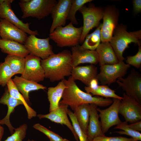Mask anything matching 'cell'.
Returning a JSON list of instances; mask_svg holds the SVG:
<instances>
[{"label": "cell", "mask_w": 141, "mask_h": 141, "mask_svg": "<svg viewBox=\"0 0 141 141\" xmlns=\"http://www.w3.org/2000/svg\"><path fill=\"white\" fill-rule=\"evenodd\" d=\"M4 129L3 127L0 124V141H1L2 139L4 134Z\"/></svg>", "instance_id": "cell-42"}, {"label": "cell", "mask_w": 141, "mask_h": 141, "mask_svg": "<svg viewBox=\"0 0 141 141\" xmlns=\"http://www.w3.org/2000/svg\"><path fill=\"white\" fill-rule=\"evenodd\" d=\"M84 88L86 93H91L93 95L101 96L105 98H116L121 101L123 99L122 97L116 95L115 91L110 88L107 85H98L93 88L86 86Z\"/></svg>", "instance_id": "cell-30"}, {"label": "cell", "mask_w": 141, "mask_h": 141, "mask_svg": "<svg viewBox=\"0 0 141 141\" xmlns=\"http://www.w3.org/2000/svg\"><path fill=\"white\" fill-rule=\"evenodd\" d=\"M98 80L97 78H95L92 79L90 82L88 86L91 88H93L98 86Z\"/></svg>", "instance_id": "cell-41"}, {"label": "cell", "mask_w": 141, "mask_h": 141, "mask_svg": "<svg viewBox=\"0 0 141 141\" xmlns=\"http://www.w3.org/2000/svg\"><path fill=\"white\" fill-rule=\"evenodd\" d=\"M17 89L27 102L29 101V93L32 91L44 90L46 87L36 82L26 79L21 77L15 76L11 79Z\"/></svg>", "instance_id": "cell-22"}, {"label": "cell", "mask_w": 141, "mask_h": 141, "mask_svg": "<svg viewBox=\"0 0 141 141\" xmlns=\"http://www.w3.org/2000/svg\"><path fill=\"white\" fill-rule=\"evenodd\" d=\"M141 30L127 31L124 25H117L114 31L112 37L109 42L119 62L123 61V53L129 44L133 43L141 45Z\"/></svg>", "instance_id": "cell-3"}, {"label": "cell", "mask_w": 141, "mask_h": 141, "mask_svg": "<svg viewBox=\"0 0 141 141\" xmlns=\"http://www.w3.org/2000/svg\"><path fill=\"white\" fill-rule=\"evenodd\" d=\"M74 113L82 130L86 135L90 116V104L79 105L76 108Z\"/></svg>", "instance_id": "cell-26"}, {"label": "cell", "mask_w": 141, "mask_h": 141, "mask_svg": "<svg viewBox=\"0 0 141 141\" xmlns=\"http://www.w3.org/2000/svg\"><path fill=\"white\" fill-rule=\"evenodd\" d=\"M72 0H59L53 7L51 14L52 22L50 33L57 27L65 26Z\"/></svg>", "instance_id": "cell-15"}, {"label": "cell", "mask_w": 141, "mask_h": 141, "mask_svg": "<svg viewBox=\"0 0 141 141\" xmlns=\"http://www.w3.org/2000/svg\"><path fill=\"white\" fill-rule=\"evenodd\" d=\"M119 16V11L114 7L109 6L104 10L100 32L102 42H109L111 38L118 25Z\"/></svg>", "instance_id": "cell-11"}, {"label": "cell", "mask_w": 141, "mask_h": 141, "mask_svg": "<svg viewBox=\"0 0 141 141\" xmlns=\"http://www.w3.org/2000/svg\"><path fill=\"white\" fill-rule=\"evenodd\" d=\"M122 97L119 113L124 117L125 121L132 124L141 120V104L125 93Z\"/></svg>", "instance_id": "cell-13"}, {"label": "cell", "mask_w": 141, "mask_h": 141, "mask_svg": "<svg viewBox=\"0 0 141 141\" xmlns=\"http://www.w3.org/2000/svg\"><path fill=\"white\" fill-rule=\"evenodd\" d=\"M7 88L10 95L13 98L21 101L23 103L27 111L28 119H31L37 116V112L30 107L23 96L17 89L11 79L7 82Z\"/></svg>", "instance_id": "cell-27"}, {"label": "cell", "mask_w": 141, "mask_h": 141, "mask_svg": "<svg viewBox=\"0 0 141 141\" xmlns=\"http://www.w3.org/2000/svg\"><path fill=\"white\" fill-rule=\"evenodd\" d=\"M8 65L4 62L0 63V85L4 87L14 75Z\"/></svg>", "instance_id": "cell-33"}, {"label": "cell", "mask_w": 141, "mask_h": 141, "mask_svg": "<svg viewBox=\"0 0 141 141\" xmlns=\"http://www.w3.org/2000/svg\"><path fill=\"white\" fill-rule=\"evenodd\" d=\"M83 27H74L71 22L66 26L56 28L49 35L50 39L60 47H73L79 44Z\"/></svg>", "instance_id": "cell-4"}, {"label": "cell", "mask_w": 141, "mask_h": 141, "mask_svg": "<svg viewBox=\"0 0 141 141\" xmlns=\"http://www.w3.org/2000/svg\"><path fill=\"white\" fill-rule=\"evenodd\" d=\"M104 10L101 8L91 5H85L79 10L83 19V26L80 43L83 42L86 36L93 28L97 27L103 18Z\"/></svg>", "instance_id": "cell-6"}, {"label": "cell", "mask_w": 141, "mask_h": 141, "mask_svg": "<svg viewBox=\"0 0 141 141\" xmlns=\"http://www.w3.org/2000/svg\"><path fill=\"white\" fill-rule=\"evenodd\" d=\"M130 66L124 61L113 64L100 66L99 73L97 78L102 85H109L123 77L126 73Z\"/></svg>", "instance_id": "cell-7"}, {"label": "cell", "mask_w": 141, "mask_h": 141, "mask_svg": "<svg viewBox=\"0 0 141 141\" xmlns=\"http://www.w3.org/2000/svg\"><path fill=\"white\" fill-rule=\"evenodd\" d=\"M111 105L104 109L97 108L101 118L102 130L105 134L113 126L117 125L121 122L119 116V111L121 101L113 98Z\"/></svg>", "instance_id": "cell-10"}, {"label": "cell", "mask_w": 141, "mask_h": 141, "mask_svg": "<svg viewBox=\"0 0 141 141\" xmlns=\"http://www.w3.org/2000/svg\"><path fill=\"white\" fill-rule=\"evenodd\" d=\"M1 39L16 42L24 44L28 36L26 33L7 20L0 19Z\"/></svg>", "instance_id": "cell-17"}, {"label": "cell", "mask_w": 141, "mask_h": 141, "mask_svg": "<svg viewBox=\"0 0 141 141\" xmlns=\"http://www.w3.org/2000/svg\"><path fill=\"white\" fill-rule=\"evenodd\" d=\"M1 51L8 55H17L26 57L30 53L25 45L13 40L0 39Z\"/></svg>", "instance_id": "cell-24"}, {"label": "cell", "mask_w": 141, "mask_h": 141, "mask_svg": "<svg viewBox=\"0 0 141 141\" xmlns=\"http://www.w3.org/2000/svg\"><path fill=\"white\" fill-rule=\"evenodd\" d=\"M45 78L51 82L61 81L71 76L73 67L71 51L65 50L41 60Z\"/></svg>", "instance_id": "cell-2"}, {"label": "cell", "mask_w": 141, "mask_h": 141, "mask_svg": "<svg viewBox=\"0 0 141 141\" xmlns=\"http://www.w3.org/2000/svg\"><path fill=\"white\" fill-rule=\"evenodd\" d=\"M127 64L132 65L137 68L141 66V46H139L138 50L136 54L133 56H129L127 57Z\"/></svg>", "instance_id": "cell-37"}, {"label": "cell", "mask_w": 141, "mask_h": 141, "mask_svg": "<svg viewBox=\"0 0 141 141\" xmlns=\"http://www.w3.org/2000/svg\"><path fill=\"white\" fill-rule=\"evenodd\" d=\"M4 62L8 65L14 75L17 74H23L25 66V57L17 55H8L5 58Z\"/></svg>", "instance_id": "cell-28"}, {"label": "cell", "mask_w": 141, "mask_h": 141, "mask_svg": "<svg viewBox=\"0 0 141 141\" xmlns=\"http://www.w3.org/2000/svg\"><path fill=\"white\" fill-rule=\"evenodd\" d=\"M115 129H119L122 130L116 131L114 133L126 135L131 136L138 141L141 140V133L139 132L132 129L126 121L122 122L114 128Z\"/></svg>", "instance_id": "cell-32"}, {"label": "cell", "mask_w": 141, "mask_h": 141, "mask_svg": "<svg viewBox=\"0 0 141 141\" xmlns=\"http://www.w3.org/2000/svg\"><path fill=\"white\" fill-rule=\"evenodd\" d=\"M129 126L132 130L137 131H141V121L128 125Z\"/></svg>", "instance_id": "cell-40"}, {"label": "cell", "mask_w": 141, "mask_h": 141, "mask_svg": "<svg viewBox=\"0 0 141 141\" xmlns=\"http://www.w3.org/2000/svg\"><path fill=\"white\" fill-rule=\"evenodd\" d=\"M66 86L59 104L69 106L74 111L79 105L84 104H93L97 106L105 107L111 104L113 100L110 98L98 96L93 97L90 94L81 90L76 84L71 76L67 80H62Z\"/></svg>", "instance_id": "cell-1"}, {"label": "cell", "mask_w": 141, "mask_h": 141, "mask_svg": "<svg viewBox=\"0 0 141 141\" xmlns=\"http://www.w3.org/2000/svg\"><path fill=\"white\" fill-rule=\"evenodd\" d=\"M0 104L6 105L8 107L7 113L3 119L0 120V124L5 125L8 127L11 134H12L15 128L12 126L10 122V115L16 106L19 105H23V103L20 100L11 97L10 95L7 87L5 88L4 92L0 99Z\"/></svg>", "instance_id": "cell-21"}, {"label": "cell", "mask_w": 141, "mask_h": 141, "mask_svg": "<svg viewBox=\"0 0 141 141\" xmlns=\"http://www.w3.org/2000/svg\"><path fill=\"white\" fill-rule=\"evenodd\" d=\"M97 67L91 64L73 67L71 76L75 81L79 80L88 86L92 79L97 78Z\"/></svg>", "instance_id": "cell-20"}, {"label": "cell", "mask_w": 141, "mask_h": 141, "mask_svg": "<svg viewBox=\"0 0 141 141\" xmlns=\"http://www.w3.org/2000/svg\"><path fill=\"white\" fill-rule=\"evenodd\" d=\"M56 0H22L19 3L24 19L30 17L39 20L43 19L51 14L57 3Z\"/></svg>", "instance_id": "cell-5"}, {"label": "cell", "mask_w": 141, "mask_h": 141, "mask_svg": "<svg viewBox=\"0 0 141 141\" xmlns=\"http://www.w3.org/2000/svg\"><path fill=\"white\" fill-rule=\"evenodd\" d=\"M72 123V126L80 141H87V136L82 130L74 113L68 109L67 112Z\"/></svg>", "instance_id": "cell-35"}, {"label": "cell", "mask_w": 141, "mask_h": 141, "mask_svg": "<svg viewBox=\"0 0 141 141\" xmlns=\"http://www.w3.org/2000/svg\"><path fill=\"white\" fill-rule=\"evenodd\" d=\"M91 141H138L132 138L122 136L108 137L104 136L95 137Z\"/></svg>", "instance_id": "cell-38"}, {"label": "cell", "mask_w": 141, "mask_h": 141, "mask_svg": "<svg viewBox=\"0 0 141 141\" xmlns=\"http://www.w3.org/2000/svg\"><path fill=\"white\" fill-rule=\"evenodd\" d=\"M27 128V126L26 124L20 126L15 129L14 131L11 135L3 141H23L25 137ZM27 141H35L28 140Z\"/></svg>", "instance_id": "cell-34"}, {"label": "cell", "mask_w": 141, "mask_h": 141, "mask_svg": "<svg viewBox=\"0 0 141 141\" xmlns=\"http://www.w3.org/2000/svg\"><path fill=\"white\" fill-rule=\"evenodd\" d=\"M125 93L141 104V75L132 69L126 78H120L116 81Z\"/></svg>", "instance_id": "cell-8"}, {"label": "cell", "mask_w": 141, "mask_h": 141, "mask_svg": "<svg viewBox=\"0 0 141 141\" xmlns=\"http://www.w3.org/2000/svg\"><path fill=\"white\" fill-rule=\"evenodd\" d=\"M62 141H69L67 139H62Z\"/></svg>", "instance_id": "cell-43"}, {"label": "cell", "mask_w": 141, "mask_h": 141, "mask_svg": "<svg viewBox=\"0 0 141 141\" xmlns=\"http://www.w3.org/2000/svg\"><path fill=\"white\" fill-rule=\"evenodd\" d=\"M1 28V22L0 21V32ZM0 39H1V38H0Z\"/></svg>", "instance_id": "cell-44"}, {"label": "cell", "mask_w": 141, "mask_h": 141, "mask_svg": "<svg viewBox=\"0 0 141 141\" xmlns=\"http://www.w3.org/2000/svg\"><path fill=\"white\" fill-rule=\"evenodd\" d=\"M68 106L66 105L59 104L58 107L57 109L49 112L47 114H38L37 116L40 119L47 118L51 121L66 125L71 130L76 141H79L78 137L68 117Z\"/></svg>", "instance_id": "cell-18"}, {"label": "cell", "mask_w": 141, "mask_h": 141, "mask_svg": "<svg viewBox=\"0 0 141 141\" xmlns=\"http://www.w3.org/2000/svg\"><path fill=\"white\" fill-rule=\"evenodd\" d=\"M65 87L63 82L61 80L55 86L50 87L48 88L47 95L50 104L49 112L58 107L60 101Z\"/></svg>", "instance_id": "cell-25"}, {"label": "cell", "mask_w": 141, "mask_h": 141, "mask_svg": "<svg viewBox=\"0 0 141 141\" xmlns=\"http://www.w3.org/2000/svg\"><path fill=\"white\" fill-rule=\"evenodd\" d=\"M14 1L0 0V18L7 20L30 35H38L37 30L30 29V23H24L15 15L11 7V4Z\"/></svg>", "instance_id": "cell-14"}, {"label": "cell", "mask_w": 141, "mask_h": 141, "mask_svg": "<svg viewBox=\"0 0 141 141\" xmlns=\"http://www.w3.org/2000/svg\"><path fill=\"white\" fill-rule=\"evenodd\" d=\"M133 12L136 14L141 11V0H134L133 1Z\"/></svg>", "instance_id": "cell-39"}, {"label": "cell", "mask_w": 141, "mask_h": 141, "mask_svg": "<svg viewBox=\"0 0 141 141\" xmlns=\"http://www.w3.org/2000/svg\"><path fill=\"white\" fill-rule=\"evenodd\" d=\"M96 51L98 55L100 66L104 64H113L119 61L109 42H102Z\"/></svg>", "instance_id": "cell-23"}, {"label": "cell", "mask_w": 141, "mask_h": 141, "mask_svg": "<svg viewBox=\"0 0 141 141\" xmlns=\"http://www.w3.org/2000/svg\"><path fill=\"white\" fill-rule=\"evenodd\" d=\"M92 1V0H72L67 20H69L73 25H77L78 22L75 17L76 12L85 4Z\"/></svg>", "instance_id": "cell-31"}, {"label": "cell", "mask_w": 141, "mask_h": 141, "mask_svg": "<svg viewBox=\"0 0 141 141\" xmlns=\"http://www.w3.org/2000/svg\"><path fill=\"white\" fill-rule=\"evenodd\" d=\"M90 105V116L86 135L87 141H91L95 137L105 136L102 132L101 121L97 108L93 104Z\"/></svg>", "instance_id": "cell-19"}, {"label": "cell", "mask_w": 141, "mask_h": 141, "mask_svg": "<svg viewBox=\"0 0 141 141\" xmlns=\"http://www.w3.org/2000/svg\"><path fill=\"white\" fill-rule=\"evenodd\" d=\"M25 58L24 71L21 77L38 83L43 81L45 78V74L41 64V58L30 54Z\"/></svg>", "instance_id": "cell-12"}, {"label": "cell", "mask_w": 141, "mask_h": 141, "mask_svg": "<svg viewBox=\"0 0 141 141\" xmlns=\"http://www.w3.org/2000/svg\"><path fill=\"white\" fill-rule=\"evenodd\" d=\"M50 39L49 37L40 39L31 35L28 37L24 45L30 54L44 60L55 54L50 43Z\"/></svg>", "instance_id": "cell-9"}, {"label": "cell", "mask_w": 141, "mask_h": 141, "mask_svg": "<svg viewBox=\"0 0 141 141\" xmlns=\"http://www.w3.org/2000/svg\"><path fill=\"white\" fill-rule=\"evenodd\" d=\"M102 24H99L93 32L86 37L81 46L83 48L91 50H96L100 43L101 29Z\"/></svg>", "instance_id": "cell-29"}, {"label": "cell", "mask_w": 141, "mask_h": 141, "mask_svg": "<svg viewBox=\"0 0 141 141\" xmlns=\"http://www.w3.org/2000/svg\"><path fill=\"white\" fill-rule=\"evenodd\" d=\"M33 127L46 135L50 141H62L63 139L59 135L49 130L39 124L37 123L34 124Z\"/></svg>", "instance_id": "cell-36"}, {"label": "cell", "mask_w": 141, "mask_h": 141, "mask_svg": "<svg viewBox=\"0 0 141 141\" xmlns=\"http://www.w3.org/2000/svg\"><path fill=\"white\" fill-rule=\"evenodd\" d=\"M72 63L73 67L81 64L88 63L96 65L99 63V58L96 50L86 49L78 45L71 47Z\"/></svg>", "instance_id": "cell-16"}]
</instances>
